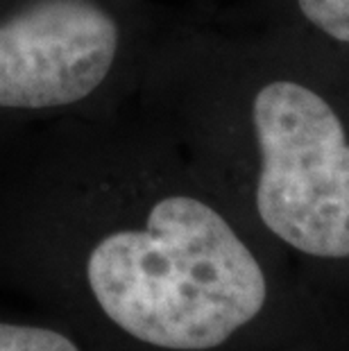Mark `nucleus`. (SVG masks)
Returning <instances> with one entry per match:
<instances>
[{"label": "nucleus", "mask_w": 349, "mask_h": 351, "mask_svg": "<svg viewBox=\"0 0 349 351\" xmlns=\"http://www.w3.org/2000/svg\"><path fill=\"white\" fill-rule=\"evenodd\" d=\"M77 159L71 274L109 326L147 347L204 351L261 313V265L209 202L168 193L139 215L118 213L82 147Z\"/></svg>", "instance_id": "obj_1"}, {"label": "nucleus", "mask_w": 349, "mask_h": 351, "mask_svg": "<svg viewBox=\"0 0 349 351\" xmlns=\"http://www.w3.org/2000/svg\"><path fill=\"white\" fill-rule=\"evenodd\" d=\"M125 41L111 0H0V116L91 104L116 77Z\"/></svg>", "instance_id": "obj_3"}, {"label": "nucleus", "mask_w": 349, "mask_h": 351, "mask_svg": "<svg viewBox=\"0 0 349 351\" xmlns=\"http://www.w3.org/2000/svg\"><path fill=\"white\" fill-rule=\"evenodd\" d=\"M258 147L256 211L277 238L311 256H349V143L322 95L291 80L252 100Z\"/></svg>", "instance_id": "obj_2"}, {"label": "nucleus", "mask_w": 349, "mask_h": 351, "mask_svg": "<svg viewBox=\"0 0 349 351\" xmlns=\"http://www.w3.org/2000/svg\"><path fill=\"white\" fill-rule=\"evenodd\" d=\"M297 5L320 32L349 43V0H297Z\"/></svg>", "instance_id": "obj_5"}, {"label": "nucleus", "mask_w": 349, "mask_h": 351, "mask_svg": "<svg viewBox=\"0 0 349 351\" xmlns=\"http://www.w3.org/2000/svg\"><path fill=\"white\" fill-rule=\"evenodd\" d=\"M0 351H82V347L59 328L0 319Z\"/></svg>", "instance_id": "obj_4"}]
</instances>
